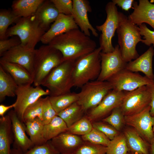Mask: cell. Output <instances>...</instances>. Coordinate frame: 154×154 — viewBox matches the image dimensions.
Returning a JSON list of instances; mask_svg holds the SVG:
<instances>
[{"label": "cell", "mask_w": 154, "mask_h": 154, "mask_svg": "<svg viewBox=\"0 0 154 154\" xmlns=\"http://www.w3.org/2000/svg\"><path fill=\"white\" fill-rule=\"evenodd\" d=\"M48 44L59 51L64 61H76L96 48V42L79 29L55 37Z\"/></svg>", "instance_id": "1"}, {"label": "cell", "mask_w": 154, "mask_h": 154, "mask_svg": "<svg viewBox=\"0 0 154 154\" xmlns=\"http://www.w3.org/2000/svg\"><path fill=\"white\" fill-rule=\"evenodd\" d=\"M116 31L118 45L124 61L127 63L138 58L139 55L136 46L143 40L139 27L131 22L123 13L119 12V23Z\"/></svg>", "instance_id": "2"}, {"label": "cell", "mask_w": 154, "mask_h": 154, "mask_svg": "<svg viewBox=\"0 0 154 154\" xmlns=\"http://www.w3.org/2000/svg\"><path fill=\"white\" fill-rule=\"evenodd\" d=\"M64 61L61 52L48 44L35 49L33 76L34 85L35 86L41 85L50 72Z\"/></svg>", "instance_id": "3"}, {"label": "cell", "mask_w": 154, "mask_h": 154, "mask_svg": "<svg viewBox=\"0 0 154 154\" xmlns=\"http://www.w3.org/2000/svg\"><path fill=\"white\" fill-rule=\"evenodd\" d=\"M101 48L76 60L72 70L74 86L81 88L87 83L97 80L101 69Z\"/></svg>", "instance_id": "4"}, {"label": "cell", "mask_w": 154, "mask_h": 154, "mask_svg": "<svg viewBox=\"0 0 154 154\" xmlns=\"http://www.w3.org/2000/svg\"><path fill=\"white\" fill-rule=\"evenodd\" d=\"M75 61H64L46 77L41 85L49 91V96H57L71 92L74 86L72 73Z\"/></svg>", "instance_id": "5"}, {"label": "cell", "mask_w": 154, "mask_h": 154, "mask_svg": "<svg viewBox=\"0 0 154 154\" xmlns=\"http://www.w3.org/2000/svg\"><path fill=\"white\" fill-rule=\"evenodd\" d=\"M15 23L14 25L8 29L7 37L17 36L22 46L30 49H35V46L40 41L46 32L39 26L33 15L27 17H20Z\"/></svg>", "instance_id": "6"}, {"label": "cell", "mask_w": 154, "mask_h": 154, "mask_svg": "<svg viewBox=\"0 0 154 154\" xmlns=\"http://www.w3.org/2000/svg\"><path fill=\"white\" fill-rule=\"evenodd\" d=\"M81 88V90L78 93L79 99L77 102L86 114L96 107L113 89L108 81L97 80L90 81Z\"/></svg>", "instance_id": "7"}, {"label": "cell", "mask_w": 154, "mask_h": 154, "mask_svg": "<svg viewBox=\"0 0 154 154\" xmlns=\"http://www.w3.org/2000/svg\"><path fill=\"white\" fill-rule=\"evenodd\" d=\"M105 11L107 17L105 22L101 25L96 26V28L101 32L99 44L102 52L107 53L114 50L112 40L118 25L119 11L116 5L112 1L106 4Z\"/></svg>", "instance_id": "8"}, {"label": "cell", "mask_w": 154, "mask_h": 154, "mask_svg": "<svg viewBox=\"0 0 154 154\" xmlns=\"http://www.w3.org/2000/svg\"><path fill=\"white\" fill-rule=\"evenodd\" d=\"M125 92L120 106L124 116L139 113L150 105L151 95L147 85L129 92Z\"/></svg>", "instance_id": "9"}, {"label": "cell", "mask_w": 154, "mask_h": 154, "mask_svg": "<svg viewBox=\"0 0 154 154\" xmlns=\"http://www.w3.org/2000/svg\"><path fill=\"white\" fill-rule=\"evenodd\" d=\"M107 81L112 85L113 90L129 92L145 85H151L154 82L145 76L129 70L126 68L114 75Z\"/></svg>", "instance_id": "10"}, {"label": "cell", "mask_w": 154, "mask_h": 154, "mask_svg": "<svg viewBox=\"0 0 154 154\" xmlns=\"http://www.w3.org/2000/svg\"><path fill=\"white\" fill-rule=\"evenodd\" d=\"M31 85L18 86L16 93L17 99L14 110L19 119L23 123V116L26 108L42 96L50 95L48 89L44 90L40 86L34 87Z\"/></svg>", "instance_id": "11"}, {"label": "cell", "mask_w": 154, "mask_h": 154, "mask_svg": "<svg viewBox=\"0 0 154 154\" xmlns=\"http://www.w3.org/2000/svg\"><path fill=\"white\" fill-rule=\"evenodd\" d=\"M150 109L149 106L139 113L124 117L125 125L134 128L150 144L154 135V116L151 115Z\"/></svg>", "instance_id": "12"}, {"label": "cell", "mask_w": 154, "mask_h": 154, "mask_svg": "<svg viewBox=\"0 0 154 154\" xmlns=\"http://www.w3.org/2000/svg\"><path fill=\"white\" fill-rule=\"evenodd\" d=\"M101 71L97 80L106 81L122 70L125 68L127 63L123 59L118 44L111 52L100 53Z\"/></svg>", "instance_id": "13"}, {"label": "cell", "mask_w": 154, "mask_h": 154, "mask_svg": "<svg viewBox=\"0 0 154 154\" xmlns=\"http://www.w3.org/2000/svg\"><path fill=\"white\" fill-rule=\"evenodd\" d=\"M125 94V91L112 90L96 107L89 111L86 115L92 122L104 117L114 109L120 106Z\"/></svg>", "instance_id": "14"}, {"label": "cell", "mask_w": 154, "mask_h": 154, "mask_svg": "<svg viewBox=\"0 0 154 154\" xmlns=\"http://www.w3.org/2000/svg\"><path fill=\"white\" fill-rule=\"evenodd\" d=\"M74 19L81 31L86 35L90 36V31L93 35L98 37L97 30L90 22L88 13L92 10L89 1L87 0H72Z\"/></svg>", "instance_id": "15"}, {"label": "cell", "mask_w": 154, "mask_h": 154, "mask_svg": "<svg viewBox=\"0 0 154 154\" xmlns=\"http://www.w3.org/2000/svg\"><path fill=\"white\" fill-rule=\"evenodd\" d=\"M35 49L25 48L20 44L5 52L1 57L0 60L20 65L25 68L33 76Z\"/></svg>", "instance_id": "16"}, {"label": "cell", "mask_w": 154, "mask_h": 154, "mask_svg": "<svg viewBox=\"0 0 154 154\" xmlns=\"http://www.w3.org/2000/svg\"><path fill=\"white\" fill-rule=\"evenodd\" d=\"M8 114L11 121L14 141L13 148L21 150L24 153L34 146L26 133L25 126L19 118L14 110Z\"/></svg>", "instance_id": "17"}, {"label": "cell", "mask_w": 154, "mask_h": 154, "mask_svg": "<svg viewBox=\"0 0 154 154\" xmlns=\"http://www.w3.org/2000/svg\"><path fill=\"white\" fill-rule=\"evenodd\" d=\"M133 9L127 17L131 22L138 26L146 23L154 30V4L148 0H139L138 4L134 1Z\"/></svg>", "instance_id": "18"}, {"label": "cell", "mask_w": 154, "mask_h": 154, "mask_svg": "<svg viewBox=\"0 0 154 154\" xmlns=\"http://www.w3.org/2000/svg\"><path fill=\"white\" fill-rule=\"evenodd\" d=\"M79 29L72 15L60 14L49 29L42 36L40 41L48 44L54 37L69 31Z\"/></svg>", "instance_id": "19"}, {"label": "cell", "mask_w": 154, "mask_h": 154, "mask_svg": "<svg viewBox=\"0 0 154 154\" xmlns=\"http://www.w3.org/2000/svg\"><path fill=\"white\" fill-rule=\"evenodd\" d=\"M60 154H72L84 142L81 136L63 132L50 140Z\"/></svg>", "instance_id": "20"}, {"label": "cell", "mask_w": 154, "mask_h": 154, "mask_svg": "<svg viewBox=\"0 0 154 154\" xmlns=\"http://www.w3.org/2000/svg\"><path fill=\"white\" fill-rule=\"evenodd\" d=\"M154 54L153 46L133 60L127 63L125 68L131 72H141L149 78L154 80L152 62Z\"/></svg>", "instance_id": "21"}, {"label": "cell", "mask_w": 154, "mask_h": 154, "mask_svg": "<svg viewBox=\"0 0 154 154\" xmlns=\"http://www.w3.org/2000/svg\"><path fill=\"white\" fill-rule=\"evenodd\" d=\"M59 14L50 0H44L33 16L39 26L46 31L49 29L50 24L56 20Z\"/></svg>", "instance_id": "22"}, {"label": "cell", "mask_w": 154, "mask_h": 154, "mask_svg": "<svg viewBox=\"0 0 154 154\" xmlns=\"http://www.w3.org/2000/svg\"><path fill=\"white\" fill-rule=\"evenodd\" d=\"M129 151L135 154H149L150 144L133 128L127 126L123 131Z\"/></svg>", "instance_id": "23"}, {"label": "cell", "mask_w": 154, "mask_h": 154, "mask_svg": "<svg viewBox=\"0 0 154 154\" xmlns=\"http://www.w3.org/2000/svg\"><path fill=\"white\" fill-rule=\"evenodd\" d=\"M0 66L10 75L18 86L33 83V76L23 66L1 60H0Z\"/></svg>", "instance_id": "24"}, {"label": "cell", "mask_w": 154, "mask_h": 154, "mask_svg": "<svg viewBox=\"0 0 154 154\" xmlns=\"http://www.w3.org/2000/svg\"><path fill=\"white\" fill-rule=\"evenodd\" d=\"M13 141L11 121L7 114L0 118V154H11Z\"/></svg>", "instance_id": "25"}, {"label": "cell", "mask_w": 154, "mask_h": 154, "mask_svg": "<svg viewBox=\"0 0 154 154\" xmlns=\"http://www.w3.org/2000/svg\"><path fill=\"white\" fill-rule=\"evenodd\" d=\"M44 0H17L12 5V11L19 18L27 17L33 15Z\"/></svg>", "instance_id": "26"}, {"label": "cell", "mask_w": 154, "mask_h": 154, "mask_svg": "<svg viewBox=\"0 0 154 154\" xmlns=\"http://www.w3.org/2000/svg\"><path fill=\"white\" fill-rule=\"evenodd\" d=\"M18 86L10 75L0 66V102L7 96L13 97Z\"/></svg>", "instance_id": "27"}, {"label": "cell", "mask_w": 154, "mask_h": 154, "mask_svg": "<svg viewBox=\"0 0 154 154\" xmlns=\"http://www.w3.org/2000/svg\"><path fill=\"white\" fill-rule=\"evenodd\" d=\"M25 123L26 131L34 146L42 145L46 142L43 136L44 124L40 119L36 118Z\"/></svg>", "instance_id": "28"}, {"label": "cell", "mask_w": 154, "mask_h": 154, "mask_svg": "<svg viewBox=\"0 0 154 154\" xmlns=\"http://www.w3.org/2000/svg\"><path fill=\"white\" fill-rule=\"evenodd\" d=\"M68 127L64 121L56 116L48 123L44 125L43 136L46 141L51 140L60 133L66 131Z\"/></svg>", "instance_id": "29"}, {"label": "cell", "mask_w": 154, "mask_h": 154, "mask_svg": "<svg viewBox=\"0 0 154 154\" xmlns=\"http://www.w3.org/2000/svg\"><path fill=\"white\" fill-rule=\"evenodd\" d=\"M86 114L77 102L73 104L57 114L66 124L68 128L84 116Z\"/></svg>", "instance_id": "30"}, {"label": "cell", "mask_w": 154, "mask_h": 154, "mask_svg": "<svg viewBox=\"0 0 154 154\" xmlns=\"http://www.w3.org/2000/svg\"><path fill=\"white\" fill-rule=\"evenodd\" d=\"M50 102L57 114L65 109L79 99L78 93L71 92L55 96H49Z\"/></svg>", "instance_id": "31"}, {"label": "cell", "mask_w": 154, "mask_h": 154, "mask_svg": "<svg viewBox=\"0 0 154 154\" xmlns=\"http://www.w3.org/2000/svg\"><path fill=\"white\" fill-rule=\"evenodd\" d=\"M129 151L124 133H120L110 141L107 147L108 154H126Z\"/></svg>", "instance_id": "32"}, {"label": "cell", "mask_w": 154, "mask_h": 154, "mask_svg": "<svg viewBox=\"0 0 154 154\" xmlns=\"http://www.w3.org/2000/svg\"><path fill=\"white\" fill-rule=\"evenodd\" d=\"M93 128L92 122L86 115L68 127L66 131L73 134L81 136L89 133Z\"/></svg>", "instance_id": "33"}, {"label": "cell", "mask_w": 154, "mask_h": 154, "mask_svg": "<svg viewBox=\"0 0 154 154\" xmlns=\"http://www.w3.org/2000/svg\"><path fill=\"white\" fill-rule=\"evenodd\" d=\"M20 18L12 12L7 10L0 12V39H6V33L8 27L13 23L15 22Z\"/></svg>", "instance_id": "34"}, {"label": "cell", "mask_w": 154, "mask_h": 154, "mask_svg": "<svg viewBox=\"0 0 154 154\" xmlns=\"http://www.w3.org/2000/svg\"><path fill=\"white\" fill-rule=\"evenodd\" d=\"M43 102V98L41 97L26 108L23 116L24 123L36 118L42 121Z\"/></svg>", "instance_id": "35"}, {"label": "cell", "mask_w": 154, "mask_h": 154, "mask_svg": "<svg viewBox=\"0 0 154 154\" xmlns=\"http://www.w3.org/2000/svg\"><path fill=\"white\" fill-rule=\"evenodd\" d=\"M124 117L119 107L114 109L109 116L102 119V120L111 125L120 132L125 125Z\"/></svg>", "instance_id": "36"}, {"label": "cell", "mask_w": 154, "mask_h": 154, "mask_svg": "<svg viewBox=\"0 0 154 154\" xmlns=\"http://www.w3.org/2000/svg\"><path fill=\"white\" fill-rule=\"evenodd\" d=\"M81 137L84 141L106 147L110 141L102 133L94 128L89 133Z\"/></svg>", "instance_id": "37"}, {"label": "cell", "mask_w": 154, "mask_h": 154, "mask_svg": "<svg viewBox=\"0 0 154 154\" xmlns=\"http://www.w3.org/2000/svg\"><path fill=\"white\" fill-rule=\"evenodd\" d=\"M107 147L84 141L72 154H106Z\"/></svg>", "instance_id": "38"}, {"label": "cell", "mask_w": 154, "mask_h": 154, "mask_svg": "<svg viewBox=\"0 0 154 154\" xmlns=\"http://www.w3.org/2000/svg\"><path fill=\"white\" fill-rule=\"evenodd\" d=\"M92 123L93 128L102 133L110 140L120 133L111 125L102 121H93Z\"/></svg>", "instance_id": "39"}, {"label": "cell", "mask_w": 154, "mask_h": 154, "mask_svg": "<svg viewBox=\"0 0 154 154\" xmlns=\"http://www.w3.org/2000/svg\"><path fill=\"white\" fill-rule=\"evenodd\" d=\"M51 143L50 140L40 145L35 146L25 154H59Z\"/></svg>", "instance_id": "40"}, {"label": "cell", "mask_w": 154, "mask_h": 154, "mask_svg": "<svg viewBox=\"0 0 154 154\" xmlns=\"http://www.w3.org/2000/svg\"><path fill=\"white\" fill-rule=\"evenodd\" d=\"M57 115L50 102L49 96L43 98L42 121L44 124L48 123Z\"/></svg>", "instance_id": "41"}, {"label": "cell", "mask_w": 154, "mask_h": 154, "mask_svg": "<svg viewBox=\"0 0 154 154\" xmlns=\"http://www.w3.org/2000/svg\"><path fill=\"white\" fill-rule=\"evenodd\" d=\"M54 4L60 14L72 15L73 2L72 0H50Z\"/></svg>", "instance_id": "42"}, {"label": "cell", "mask_w": 154, "mask_h": 154, "mask_svg": "<svg viewBox=\"0 0 154 154\" xmlns=\"http://www.w3.org/2000/svg\"><path fill=\"white\" fill-rule=\"evenodd\" d=\"M139 27L141 36H143L142 42L148 46L153 44L154 47V31L150 30L145 23L139 26Z\"/></svg>", "instance_id": "43"}, {"label": "cell", "mask_w": 154, "mask_h": 154, "mask_svg": "<svg viewBox=\"0 0 154 154\" xmlns=\"http://www.w3.org/2000/svg\"><path fill=\"white\" fill-rule=\"evenodd\" d=\"M9 39L0 40V56L12 48L21 44L19 38L15 36Z\"/></svg>", "instance_id": "44"}, {"label": "cell", "mask_w": 154, "mask_h": 154, "mask_svg": "<svg viewBox=\"0 0 154 154\" xmlns=\"http://www.w3.org/2000/svg\"><path fill=\"white\" fill-rule=\"evenodd\" d=\"M112 1L116 5L119 6L122 9L127 11L132 8L133 0H112Z\"/></svg>", "instance_id": "45"}, {"label": "cell", "mask_w": 154, "mask_h": 154, "mask_svg": "<svg viewBox=\"0 0 154 154\" xmlns=\"http://www.w3.org/2000/svg\"><path fill=\"white\" fill-rule=\"evenodd\" d=\"M149 89L151 95V101L149 106L151 107L150 114L154 116V82L151 84L147 85Z\"/></svg>", "instance_id": "46"}, {"label": "cell", "mask_w": 154, "mask_h": 154, "mask_svg": "<svg viewBox=\"0 0 154 154\" xmlns=\"http://www.w3.org/2000/svg\"><path fill=\"white\" fill-rule=\"evenodd\" d=\"M16 105L15 102L11 105L9 106H6L1 104L0 105V116L1 117H3L5 113L9 109L14 108Z\"/></svg>", "instance_id": "47"}, {"label": "cell", "mask_w": 154, "mask_h": 154, "mask_svg": "<svg viewBox=\"0 0 154 154\" xmlns=\"http://www.w3.org/2000/svg\"><path fill=\"white\" fill-rule=\"evenodd\" d=\"M11 154H25V153L20 150L13 148L11 149Z\"/></svg>", "instance_id": "48"}, {"label": "cell", "mask_w": 154, "mask_h": 154, "mask_svg": "<svg viewBox=\"0 0 154 154\" xmlns=\"http://www.w3.org/2000/svg\"><path fill=\"white\" fill-rule=\"evenodd\" d=\"M149 154H154V135L153 138L150 144Z\"/></svg>", "instance_id": "49"}, {"label": "cell", "mask_w": 154, "mask_h": 154, "mask_svg": "<svg viewBox=\"0 0 154 154\" xmlns=\"http://www.w3.org/2000/svg\"><path fill=\"white\" fill-rule=\"evenodd\" d=\"M126 154H135L131 152H130V151L128 152Z\"/></svg>", "instance_id": "50"}, {"label": "cell", "mask_w": 154, "mask_h": 154, "mask_svg": "<svg viewBox=\"0 0 154 154\" xmlns=\"http://www.w3.org/2000/svg\"><path fill=\"white\" fill-rule=\"evenodd\" d=\"M153 132H154V125L153 126Z\"/></svg>", "instance_id": "51"}, {"label": "cell", "mask_w": 154, "mask_h": 154, "mask_svg": "<svg viewBox=\"0 0 154 154\" xmlns=\"http://www.w3.org/2000/svg\"><path fill=\"white\" fill-rule=\"evenodd\" d=\"M59 154H60V153H59Z\"/></svg>", "instance_id": "52"}, {"label": "cell", "mask_w": 154, "mask_h": 154, "mask_svg": "<svg viewBox=\"0 0 154 154\" xmlns=\"http://www.w3.org/2000/svg\"><path fill=\"white\" fill-rule=\"evenodd\" d=\"M106 154H107V153H106Z\"/></svg>", "instance_id": "53"}, {"label": "cell", "mask_w": 154, "mask_h": 154, "mask_svg": "<svg viewBox=\"0 0 154 154\" xmlns=\"http://www.w3.org/2000/svg\"></svg>", "instance_id": "54"}]
</instances>
